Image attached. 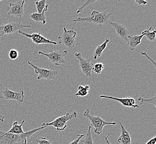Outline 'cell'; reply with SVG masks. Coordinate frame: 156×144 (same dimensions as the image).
<instances>
[{"mask_svg":"<svg viewBox=\"0 0 156 144\" xmlns=\"http://www.w3.org/2000/svg\"><path fill=\"white\" fill-rule=\"evenodd\" d=\"M45 128L47 127L41 126L20 135L8 133L0 130V144H26L28 139L30 138L36 132L45 129Z\"/></svg>","mask_w":156,"mask_h":144,"instance_id":"obj_1","label":"cell"},{"mask_svg":"<svg viewBox=\"0 0 156 144\" xmlns=\"http://www.w3.org/2000/svg\"><path fill=\"white\" fill-rule=\"evenodd\" d=\"M112 13H108L107 12H100L97 11H93L91 13L90 15L87 17H78L74 20V25L77 22H89L98 25L99 27H101L108 23V19Z\"/></svg>","mask_w":156,"mask_h":144,"instance_id":"obj_2","label":"cell"},{"mask_svg":"<svg viewBox=\"0 0 156 144\" xmlns=\"http://www.w3.org/2000/svg\"><path fill=\"white\" fill-rule=\"evenodd\" d=\"M77 117V113L73 111L72 113H68L64 115L60 116L54 119L49 123H43L41 126H53L57 129V131H63L67 126V123L70 120H72Z\"/></svg>","mask_w":156,"mask_h":144,"instance_id":"obj_3","label":"cell"},{"mask_svg":"<svg viewBox=\"0 0 156 144\" xmlns=\"http://www.w3.org/2000/svg\"><path fill=\"white\" fill-rule=\"evenodd\" d=\"M83 115L85 117L89 119L91 123V125L93 126L94 131L96 134H101L102 131V130L104 127L107 125H115L116 123L115 122H112L109 123L105 121V120H103L102 118L98 116H93L90 114V110L87 109L86 111H84L83 113Z\"/></svg>","mask_w":156,"mask_h":144,"instance_id":"obj_4","label":"cell"},{"mask_svg":"<svg viewBox=\"0 0 156 144\" xmlns=\"http://www.w3.org/2000/svg\"><path fill=\"white\" fill-rule=\"evenodd\" d=\"M73 27L74 25L70 30H67L66 27H64L63 33L57 38L59 45H62L70 50H72L75 47V37L76 36V32L73 31Z\"/></svg>","mask_w":156,"mask_h":144,"instance_id":"obj_5","label":"cell"},{"mask_svg":"<svg viewBox=\"0 0 156 144\" xmlns=\"http://www.w3.org/2000/svg\"><path fill=\"white\" fill-rule=\"evenodd\" d=\"M31 23L23 24L18 22H9L3 25H0V37L3 36H9L17 31L25 28H30Z\"/></svg>","mask_w":156,"mask_h":144,"instance_id":"obj_6","label":"cell"},{"mask_svg":"<svg viewBox=\"0 0 156 144\" xmlns=\"http://www.w3.org/2000/svg\"><path fill=\"white\" fill-rule=\"evenodd\" d=\"M68 53L67 51L60 50V51H54L50 52L49 53H45L43 52H38V54L43 55L47 57L48 60L51 63L53 64L56 66H59L60 64L66 63L64 57Z\"/></svg>","mask_w":156,"mask_h":144,"instance_id":"obj_7","label":"cell"},{"mask_svg":"<svg viewBox=\"0 0 156 144\" xmlns=\"http://www.w3.org/2000/svg\"><path fill=\"white\" fill-rule=\"evenodd\" d=\"M27 63L30 64V66L32 67L34 73L38 74L37 79L38 80L41 79H46L48 81H51L54 79V78L58 75V72L57 70H53L52 69H47L45 68H39L31 63L30 60H28Z\"/></svg>","mask_w":156,"mask_h":144,"instance_id":"obj_8","label":"cell"},{"mask_svg":"<svg viewBox=\"0 0 156 144\" xmlns=\"http://www.w3.org/2000/svg\"><path fill=\"white\" fill-rule=\"evenodd\" d=\"M74 56L79 61V67L81 72L87 77H91L92 74L94 64L93 62L89 58H84L81 56V53H75Z\"/></svg>","mask_w":156,"mask_h":144,"instance_id":"obj_9","label":"cell"},{"mask_svg":"<svg viewBox=\"0 0 156 144\" xmlns=\"http://www.w3.org/2000/svg\"><path fill=\"white\" fill-rule=\"evenodd\" d=\"M24 1H18L15 3H9L7 11L9 15L22 18L24 13Z\"/></svg>","mask_w":156,"mask_h":144,"instance_id":"obj_10","label":"cell"},{"mask_svg":"<svg viewBox=\"0 0 156 144\" xmlns=\"http://www.w3.org/2000/svg\"><path fill=\"white\" fill-rule=\"evenodd\" d=\"M1 92L3 94V98L5 100H16L20 103L24 102V94L23 90L20 93L13 92L6 88L2 87L0 89Z\"/></svg>","mask_w":156,"mask_h":144,"instance_id":"obj_11","label":"cell"},{"mask_svg":"<svg viewBox=\"0 0 156 144\" xmlns=\"http://www.w3.org/2000/svg\"><path fill=\"white\" fill-rule=\"evenodd\" d=\"M18 33L23 34L29 38L32 39V42L36 45H41V44H50L53 45H57V43L54 41H51L49 39H47L44 37L42 36L41 33H32V34H27L22 32L21 30L18 31Z\"/></svg>","mask_w":156,"mask_h":144,"instance_id":"obj_12","label":"cell"},{"mask_svg":"<svg viewBox=\"0 0 156 144\" xmlns=\"http://www.w3.org/2000/svg\"><path fill=\"white\" fill-rule=\"evenodd\" d=\"M100 98H106V99H110L114 100H116L120 103V104L123 106L125 107H129V108H139L138 105L136 104L135 99L126 97L125 98H119L116 97H113V96H107V95H101L100 96Z\"/></svg>","mask_w":156,"mask_h":144,"instance_id":"obj_13","label":"cell"},{"mask_svg":"<svg viewBox=\"0 0 156 144\" xmlns=\"http://www.w3.org/2000/svg\"><path fill=\"white\" fill-rule=\"evenodd\" d=\"M110 24L114 28L115 30L116 31V32L117 33V36L120 37L122 39H123L125 41H126L127 43L128 39L127 37L129 36V31L127 29L125 26L122 24H120L118 22H111Z\"/></svg>","mask_w":156,"mask_h":144,"instance_id":"obj_14","label":"cell"},{"mask_svg":"<svg viewBox=\"0 0 156 144\" xmlns=\"http://www.w3.org/2000/svg\"><path fill=\"white\" fill-rule=\"evenodd\" d=\"M144 33H145V31H144L141 35H135V36H128L127 39H128V42H127V45H129V49L131 51H134L137 46H138L141 43V40L142 38L144 37Z\"/></svg>","mask_w":156,"mask_h":144,"instance_id":"obj_15","label":"cell"},{"mask_svg":"<svg viewBox=\"0 0 156 144\" xmlns=\"http://www.w3.org/2000/svg\"><path fill=\"white\" fill-rule=\"evenodd\" d=\"M121 126V135L117 139V141L121 144H131V138L129 132L127 131L122 123L120 122Z\"/></svg>","mask_w":156,"mask_h":144,"instance_id":"obj_16","label":"cell"},{"mask_svg":"<svg viewBox=\"0 0 156 144\" xmlns=\"http://www.w3.org/2000/svg\"><path fill=\"white\" fill-rule=\"evenodd\" d=\"M48 5H46L45 8L43 10L41 13H33L30 15V18L36 23H38L39 22H42L43 24H45L46 23V17L45 16V13L48 11Z\"/></svg>","mask_w":156,"mask_h":144,"instance_id":"obj_17","label":"cell"},{"mask_svg":"<svg viewBox=\"0 0 156 144\" xmlns=\"http://www.w3.org/2000/svg\"><path fill=\"white\" fill-rule=\"evenodd\" d=\"M110 42V39L108 38H106L104 42L101 45H99L96 47L94 53L93 58L94 59H96L98 58L101 57L102 54V52L105 50V48H106L108 42Z\"/></svg>","mask_w":156,"mask_h":144,"instance_id":"obj_18","label":"cell"},{"mask_svg":"<svg viewBox=\"0 0 156 144\" xmlns=\"http://www.w3.org/2000/svg\"><path fill=\"white\" fill-rule=\"evenodd\" d=\"M24 122H25V120H23L20 124H18V121H15L12 124V128L10 129L9 131L7 132L18 134V135L24 133V132L22 129V126Z\"/></svg>","mask_w":156,"mask_h":144,"instance_id":"obj_19","label":"cell"},{"mask_svg":"<svg viewBox=\"0 0 156 144\" xmlns=\"http://www.w3.org/2000/svg\"><path fill=\"white\" fill-rule=\"evenodd\" d=\"M78 91L75 94V97L78 98L79 96L84 97L88 95L89 91L90 90V88L88 85H86L85 86L83 85H79L78 88Z\"/></svg>","mask_w":156,"mask_h":144,"instance_id":"obj_20","label":"cell"},{"mask_svg":"<svg viewBox=\"0 0 156 144\" xmlns=\"http://www.w3.org/2000/svg\"><path fill=\"white\" fill-rule=\"evenodd\" d=\"M92 126L90 125L89 126V128L87 130V134L86 135L85 138L84 140L80 141L81 144H94L93 139L92 138V135L91 134V129Z\"/></svg>","mask_w":156,"mask_h":144,"instance_id":"obj_21","label":"cell"},{"mask_svg":"<svg viewBox=\"0 0 156 144\" xmlns=\"http://www.w3.org/2000/svg\"><path fill=\"white\" fill-rule=\"evenodd\" d=\"M152 29V26H151L149 29L146 30L145 31V33H144V36L147 38L151 42L154 41L156 39V31L155 30H153V31L151 32V30Z\"/></svg>","mask_w":156,"mask_h":144,"instance_id":"obj_22","label":"cell"},{"mask_svg":"<svg viewBox=\"0 0 156 144\" xmlns=\"http://www.w3.org/2000/svg\"><path fill=\"white\" fill-rule=\"evenodd\" d=\"M138 102H140V104H144L145 103H149V104H151L153 105V106L156 108V95H155L154 96L151 98L150 99H144L142 97H140L138 98Z\"/></svg>","mask_w":156,"mask_h":144,"instance_id":"obj_23","label":"cell"},{"mask_svg":"<svg viewBox=\"0 0 156 144\" xmlns=\"http://www.w3.org/2000/svg\"><path fill=\"white\" fill-rule=\"evenodd\" d=\"M35 4L38 11V13H41L46 6V1L41 0L39 1H36Z\"/></svg>","mask_w":156,"mask_h":144,"instance_id":"obj_24","label":"cell"},{"mask_svg":"<svg viewBox=\"0 0 156 144\" xmlns=\"http://www.w3.org/2000/svg\"><path fill=\"white\" fill-rule=\"evenodd\" d=\"M104 67H105V66L103 63L98 62L94 65L93 71L95 72L97 74H99L101 73L102 70L104 69Z\"/></svg>","mask_w":156,"mask_h":144,"instance_id":"obj_25","label":"cell"},{"mask_svg":"<svg viewBox=\"0 0 156 144\" xmlns=\"http://www.w3.org/2000/svg\"><path fill=\"white\" fill-rule=\"evenodd\" d=\"M98 2H99V1H90V0L86 1L84 3V5H83L80 7H79V8L78 9V10L76 11V13L79 14V13H81V12H83V10L84 9V8H85V7L89 6V5H91V3Z\"/></svg>","mask_w":156,"mask_h":144,"instance_id":"obj_26","label":"cell"},{"mask_svg":"<svg viewBox=\"0 0 156 144\" xmlns=\"http://www.w3.org/2000/svg\"><path fill=\"white\" fill-rule=\"evenodd\" d=\"M18 52L15 49H12L9 52V58L11 60H15L18 57Z\"/></svg>","mask_w":156,"mask_h":144,"instance_id":"obj_27","label":"cell"},{"mask_svg":"<svg viewBox=\"0 0 156 144\" xmlns=\"http://www.w3.org/2000/svg\"><path fill=\"white\" fill-rule=\"evenodd\" d=\"M36 142L38 144H52L51 140L43 137H42L40 139L36 140Z\"/></svg>","mask_w":156,"mask_h":144,"instance_id":"obj_28","label":"cell"},{"mask_svg":"<svg viewBox=\"0 0 156 144\" xmlns=\"http://www.w3.org/2000/svg\"><path fill=\"white\" fill-rule=\"evenodd\" d=\"M84 136H85L84 134L76 135V139L72 141V142H70L69 144H79V142H80V140H81V139L82 138L84 137Z\"/></svg>","mask_w":156,"mask_h":144,"instance_id":"obj_29","label":"cell"},{"mask_svg":"<svg viewBox=\"0 0 156 144\" xmlns=\"http://www.w3.org/2000/svg\"><path fill=\"white\" fill-rule=\"evenodd\" d=\"M135 3L138 4V5H145L147 4V2L144 0H136L135 1Z\"/></svg>","mask_w":156,"mask_h":144,"instance_id":"obj_30","label":"cell"},{"mask_svg":"<svg viewBox=\"0 0 156 144\" xmlns=\"http://www.w3.org/2000/svg\"><path fill=\"white\" fill-rule=\"evenodd\" d=\"M141 54H142V55H144V56H145L146 57H147V58H148V59H149L153 63V65H154V66L156 67V62L154 61V60L152 59H151V58H150V57H149L148 56V54L146 53V52H141Z\"/></svg>","mask_w":156,"mask_h":144,"instance_id":"obj_31","label":"cell"},{"mask_svg":"<svg viewBox=\"0 0 156 144\" xmlns=\"http://www.w3.org/2000/svg\"><path fill=\"white\" fill-rule=\"evenodd\" d=\"M156 136H154L153 138L150 139L149 141L147 142L146 144H156Z\"/></svg>","mask_w":156,"mask_h":144,"instance_id":"obj_32","label":"cell"},{"mask_svg":"<svg viewBox=\"0 0 156 144\" xmlns=\"http://www.w3.org/2000/svg\"><path fill=\"white\" fill-rule=\"evenodd\" d=\"M110 135V134H108V135H107V136L105 137V140L106 141V143H107V144H112L111 143H110L108 140V136H109Z\"/></svg>","mask_w":156,"mask_h":144,"instance_id":"obj_33","label":"cell"},{"mask_svg":"<svg viewBox=\"0 0 156 144\" xmlns=\"http://www.w3.org/2000/svg\"><path fill=\"white\" fill-rule=\"evenodd\" d=\"M5 118V116H1V115H0V121H1L3 122Z\"/></svg>","mask_w":156,"mask_h":144,"instance_id":"obj_34","label":"cell"},{"mask_svg":"<svg viewBox=\"0 0 156 144\" xmlns=\"http://www.w3.org/2000/svg\"><path fill=\"white\" fill-rule=\"evenodd\" d=\"M0 98H1V99H4V98H3V96H0Z\"/></svg>","mask_w":156,"mask_h":144,"instance_id":"obj_35","label":"cell"},{"mask_svg":"<svg viewBox=\"0 0 156 144\" xmlns=\"http://www.w3.org/2000/svg\"><path fill=\"white\" fill-rule=\"evenodd\" d=\"M2 41V39H0V42H1V41Z\"/></svg>","mask_w":156,"mask_h":144,"instance_id":"obj_36","label":"cell"},{"mask_svg":"<svg viewBox=\"0 0 156 144\" xmlns=\"http://www.w3.org/2000/svg\"><path fill=\"white\" fill-rule=\"evenodd\" d=\"M0 2H1V1H0Z\"/></svg>","mask_w":156,"mask_h":144,"instance_id":"obj_37","label":"cell"}]
</instances>
